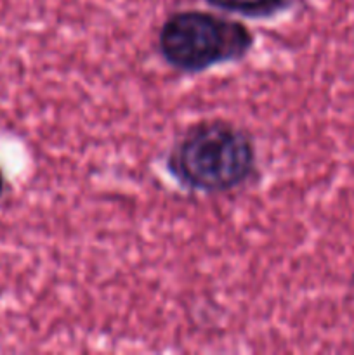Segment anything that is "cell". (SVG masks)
Segmentation results:
<instances>
[{"label":"cell","mask_w":354,"mask_h":355,"mask_svg":"<svg viewBox=\"0 0 354 355\" xmlns=\"http://www.w3.org/2000/svg\"><path fill=\"white\" fill-rule=\"evenodd\" d=\"M210 7L246 17H267L287 7L288 0H203Z\"/></svg>","instance_id":"3957f363"},{"label":"cell","mask_w":354,"mask_h":355,"mask_svg":"<svg viewBox=\"0 0 354 355\" xmlns=\"http://www.w3.org/2000/svg\"><path fill=\"white\" fill-rule=\"evenodd\" d=\"M253 45L243 23L207 10L170 14L158 31V51L167 64L183 73H201L239 61Z\"/></svg>","instance_id":"7a4b0ae2"},{"label":"cell","mask_w":354,"mask_h":355,"mask_svg":"<svg viewBox=\"0 0 354 355\" xmlns=\"http://www.w3.org/2000/svg\"><path fill=\"white\" fill-rule=\"evenodd\" d=\"M255 166L250 135L222 120L200 121L187 128L167 158V168L180 186L207 194L243 186Z\"/></svg>","instance_id":"6da1fadb"},{"label":"cell","mask_w":354,"mask_h":355,"mask_svg":"<svg viewBox=\"0 0 354 355\" xmlns=\"http://www.w3.org/2000/svg\"><path fill=\"white\" fill-rule=\"evenodd\" d=\"M3 186H6V182H3L2 170H0V196H2V193H3Z\"/></svg>","instance_id":"277c9868"}]
</instances>
